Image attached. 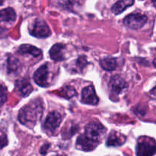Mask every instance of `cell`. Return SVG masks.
Returning <instances> with one entry per match:
<instances>
[{
	"label": "cell",
	"instance_id": "obj_6",
	"mask_svg": "<svg viewBox=\"0 0 156 156\" xmlns=\"http://www.w3.org/2000/svg\"><path fill=\"white\" fill-rule=\"evenodd\" d=\"M148 21L146 15L141 13H133L128 15L123 19V24L125 26L131 29H140L145 25Z\"/></svg>",
	"mask_w": 156,
	"mask_h": 156
},
{
	"label": "cell",
	"instance_id": "obj_18",
	"mask_svg": "<svg viewBox=\"0 0 156 156\" xmlns=\"http://www.w3.org/2000/svg\"><path fill=\"white\" fill-rule=\"evenodd\" d=\"M57 4L62 9L69 10V12H73L78 3L75 0H57Z\"/></svg>",
	"mask_w": 156,
	"mask_h": 156
},
{
	"label": "cell",
	"instance_id": "obj_24",
	"mask_svg": "<svg viewBox=\"0 0 156 156\" xmlns=\"http://www.w3.org/2000/svg\"><path fill=\"white\" fill-rule=\"evenodd\" d=\"M50 146V143H46V144H44V146L41 148V150H40L41 154H42V155H45V153L47 152V150L49 149Z\"/></svg>",
	"mask_w": 156,
	"mask_h": 156
},
{
	"label": "cell",
	"instance_id": "obj_15",
	"mask_svg": "<svg viewBox=\"0 0 156 156\" xmlns=\"http://www.w3.org/2000/svg\"><path fill=\"white\" fill-rule=\"evenodd\" d=\"M134 4V0H118L111 8L114 15H119Z\"/></svg>",
	"mask_w": 156,
	"mask_h": 156
},
{
	"label": "cell",
	"instance_id": "obj_16",
	"mask_svg": "<svg viewBox=\"0 0 156 156\" xmlns=\"http://www.w3.org/2000/svg\"><path fill=\"white\" fill-rule=\"evenodd\" d=\"M16 20V13L12 8L0 10V22L14 23Z\"/></svg>",
	"mask_w": 156,
	"mask_h": 156
},
{
	"label": "cell",
	"instance_id": "obj_19",
	"mask_svg": "<svg viewBox=\"0 0 156 156\" xmlns=\"http://www.w3.org/2000/svg\"><path fill=\"white\" fill-rule=\"evenodd\" d=\"M59 94L60 95H62V97L65 98L66 99H70L71 98L74 97L76 94V91L75 90V88L73 86H65L60 91H59Z\"/></svg>",
	"mask_w": 156,
	"mask_h": 156
},
{
	"label": "cell",
	"instance_id": "obj_10",
	"mask_svg": "<svg viewBox=\"0 0 156 156\" xmlns=\"http://www.w3.org/2000/svg\"><path fill=\"white\" fill-rule=\"evenodd\" d=\"M6 68H7V73L9 74L17 76L21 73L22 66H21L19 59H17L13 55L9 54L8 55L7 59H6Z\"/></svg>",
	"mask_w": 156,
	"mask_h": 156
},
{
	"label": "cell",
	"instance_id": "obj_26",
	"mask_svg": "<svg viewBox=\"0 0 156 156\" xmlns=\"http://www.w3.org/2000/svg\"><path fill=\"white\" fill-rule=\"evenodd\" d=\"M155 0H152V2H153V4H154V5H155Z\"/></svg>",
	"mask_w": 156,
	"mask_h": 156
},
{
	"label": "cell",
	"instance_id": "obj_3",
	"mask_svg": "<svg viewBox=\"0 0 156 156\" xmlns=\"http://www.w3.org/2000/svg\"><path fill=\"white\" fill-rule=\"evenodd\" d=\"M155 153V140L147 136L140 137L136 146L137 156H154Z\"/></svg>",
	"mask_w": 156,
	"mask_h": 156
},
{
	"label": "cell",
	"instance_id": "obj_13",
	"mask_svg": "<svg viewBox=\"0 0 156 156\" xmlns=\"http://www.w3.org/2000/svg\"><path fill=\"white\" fill-rule=\"evenodd\" d=\"M65 50L66 46L58 43L50 48L49 54L50 58L54 61H62L65 59Z\"/></svg>",
	"mask_w": 156,
	"mask_h": 156
},
{
	"label": "cell",
	"instance_id": "obj_22",
	"mask_svg": "<svg viewBox=\"0 0 156 156\" xmlns=\"http://www.w3.org/2000/svg\"><path fill=\"white\" fill-rule=\"evenodd\" d=\"M7 101V88L5 85L0 84V105L5 104Z\"/></svg>",
	"mask_w": 156,
	"mask_h": 156
},
{
	"label": "cell",
	"instance_id": "obj_7",
	"mask_svg": "<svg viewBox=\"0 0 156 156\" xmlns=\"http://www.w3.org/2000/svg\"><path fill=\"white\" fill-rule=\"evenodd\" d=\"M128 84L126 81L119 75L112 76L109 82V88L111 95L118 96L127 89Z\"/></svg>",
	"mask_w": 156,
	"mask_h": 156
},
{
	"label": "cell",
	"instance_id": "obj_12",
	"mask_svg": "<svg viewBox=\"0 0 156 156\" xmlns=\"http://www.w3.org/2000/svg\"><path fill=\"white\" fill-rule=\"evenodd\" d=\"M15 88L22 97H27L33 91V88L27 79H20L15 82Z\"/></svg>",
	"mask_w": 156,
	"mask_h": 156
},
{
	"label": "cell",
	"instance_id": "obj_5",
	"mask_svg": "<svg viewBox=\"0 0 156 156\" xmlns=\"http://www.w3.org/2000/svg\"><path fill=\"white\" fill-rule=\"evenodd\" d=\"M61 122H62V117L60 114L54 111L48 114L43 125V129L47 133L53 134L58 129Z\"/></svg>",
	"mask_w": 156,
	"mask_h": 156
},
{
	"label": "cell",
	"instance_id": "obj_17",
	"mask_svg": "<svg viewBox=\"0 0 156 156\" xmlns=\"http://www.w3.org/2000/svg\"><path fill=\"white\" fill-rule=\"evenodd\" d=\"M100 66L106 71H114L117 68V59L114 57H105L100 60Z\"/></svg>",
	"mask_w": 156,
	"mask_h": 156
},
{
	"label": "cell",
	"instance_id": "obj_27",
	"mask_svg": "<svg viewBox=\"0 0 156 156\" xmlns=\"http://www.w3.org/2000/svg\"><path fill=\"white\" fill-rule=\"evenodd\" d=\"M56 156H64V155H56Z\"/></svg>",
	"mask_w": 156,
	"mask_h": 156
},
{
	"label": "cell",
	"instance_id": "obj_4",
	"mask_svg": "<svg viewBox=\"0 0 156 156\" xmlns=\"http://www.w3.org/2000/svg\"><path fill=\"white\" fill-rule=\"evenodd\" d=\"M29 33L35 37L47 38L51 35V30L44 20L37 18L29 28Z\"/></svg>",
	"mask_w": 156,
	"mask_h": 156
},
{
	"label": "cell",
	"instance_id": "obj_20",
	"mask_svg": "<svg viewBox=\"0 0 156 156\" xmlns=\"http://www.w3.org/2000/svg\"><path fill=\"white\" fill-rule=\"evenodd\" d=\"M78 129H79V126H76V125H71V126H68L66 129H64V130L62 131V137L64 139L68 140L77 132Z\"/></svg>",
	"mask_w": 156,
	"mask_h": 156
},
{
	"label": "cell",
	"instance_id": "obj_14",
	"mask_svg": "<svg viewBox=\"0 0 156 156\" xmlns=\"http://www.w3.org/2000/svg\"><path fill=\"white\" fill-rule=\"evenodd\" d=\"M18 53L20 55H23V56L29 55L34 58L38 57L42 54V51L40 49L30 44H22L20 46L18 50Z\"/></svg>",
	"mask_w": 156,
	"mask_h": 156
},
{
	"label": "cell",
	"instance_id": "obj_8",
	"mask_svg": "<svg viewBox=\"0 0 156 156\" xmlns=\"http://www.w3.org/2000/svg\"><path fill=\"white\" fill-rule=\"evenodd\" d=\"M49 75L48 63H45L36 70L34 74V80L37 85L45 88L49 86Z\"/></svg>",
	"mask_w": 156,
	"mask_h": 156
},
{
	"label": "cell",
	"instance_id": "obj_23",
	"mask_svg": "<svg viewBox=\"0 0 156 156\" xmlns=\"http://www.w3.org/2000/svg\"><path fill=\"white\" fill-rule=\"evenodd\" d=\"M8 144V139L5 134L0 135V149H2L3 147L7 146Z\"/></svg>",
	"mask_w": 156,
	"mask_h": 156
},
{
	"label": "cell",
	"instance_id": "obj_9",
	"mask_svg": "<svg viewBox=\"0 0 156 156\" xmlns=\"http://www.w3.org/2000/svg\"><path fill=\"white\" fill-rule=\"evenodd\" d=\"M82 102L89 105H98V98L96 94L95 90L93 85H88L83 88L82 91Z\"/></svg>",
	"mask_w": 156,
	"mask_h": 156
},
{
	"label": "cell",
	"instance_id": "obj_25",
	"mask_svg": "<svg viewBox=\"0 0 156 156\" xmlns=\"http://www.w3.org/2000/svg\"><path fill=\"white\" fill-rule=\"evenodd\" d=\"M3 2H4V0H0V5H2L3 4Z\"/></svg>",
	"mask_w": 156,
	"mask_h": 156
},
{
	"label": "cell",
	"instance_id": "obj_21",
	"mask_svg": "<svg viewBox=\"0 0 156 156\" xmlns=\"http://www.w3.org/2000/svg\"><path fill=\"white\" fill-rule=\"evenodd\" d=\"M88 64V62L87 61V58L85 56H81L76 60V66L77 68V70L79 72L78 73H82L84 69L87 66Z\"/></svg>",
	"mask_w": 156,
	"mask_h": 156
},
{
	"label": "cell",
	"instance_id": "obj_1",
	"mask_svg": "<svg viewBox=\"0 0 156 156\" xmlns=\"http://www.w3.org/2000/svg\"><path fill=\"white\" fill-rule=\"evenodd\" d=\"M106 128L98 121H91L85 128V133L78 137L76 148L85 152L92 151L103 140Z\"/></svg>",
	"mask_w": 156,
	"mask_h": 156
},
{
	"label": "cell",
	"instance_id": "obj_11",
	"mask_svg": "<svg viewBox=\"0 0 156 156\" xmlns=\"http://www.w3.org/2000/svg\"><path fill=\"white\" fill-rule=\"evenodd\" d=\"M126 140V137L123 134L117 132V131H112L108 136L106 145L107 146H109V147L111 146L117 147V146H123Z\"/></svg>",
	"mask_w": 156,
	"mask_h": 156
},
{
	"label": "cell",
	"instance_id": "obj_2",
	"mask_svg": "<svg viewBox=\"0 0 156 156\" xmlns=\"http://www.w3.org/2000/svg\"><path fill=\"white\" fill-rule=\"evenodd\" d=\"M44 112V105L41 99L37 98L31 101L20 110L18 120L27 127L32 128L41 118Z\"/></svg>",
	"mask_w": 156,
	"mask_h": 156
}]
</instances>
